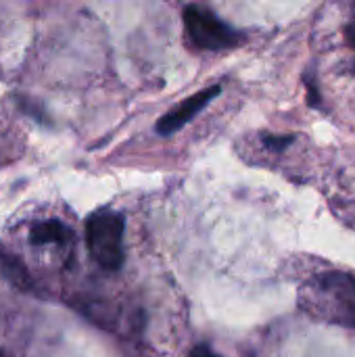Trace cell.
<instances>
[{
    "mask_svg": "<svg viewBox=\"0 0 355 357\" xmlns=\"http://www.w3.org/2000/svg\"><path fill=\"white\" fill-rule=\"evenodd\" d=\"M299 305L322 322L355 331V274L328 270L312 278L301 289Z\"/></svg>",
    "mask_w": 355,
    "mask_h": 357,
    "instance_id": "cell-1",
    "label": "cell"
},
{
    "mask_svg": "<svg viewBox=\"0 0 355 357\" xmlns=\"http://www.w3.org/2000/svg\"><path fill=\"white\" fill-rule=\"evenodd\" d=\"M126 220L113 209H98L86 222V245L98 268L117 272L123 266Z\"/></svg>",
    "mask_w": 355,
    "mask_h": 357,
    "instance_id": "cell-2",
    "label": "cell"
},
{
    "mask_svg": "<svg viewBox=\"0 0 355 357\" xmlns=\"http://www.w3.org/2000/svg\"><path fill=\"white\" fill-rule=\"evenodd\" d=\"M182 19H184L186 33L197 48L226 50L243 42V33L239 29L230 27L226 21H222L213 10L205 6H199V4L184 6Z\"/></svg>",
    "mask_w": 355,
    "mask_h": 357,
    "instance_id": "cell-3",
    "label": "cell"
},
{
    "mask_svg": "<svg viewBox=\"0 0 355 357\" xmlns=\"http://www.w3.org/2000/svg\"><path fill=\"white\" fill-rule=\"evenodd\" d=\"M220 92H222V86L216 84V86H209V88H205V90H201V92L188 96L184 102H180L176 109H172L169 113H165V115L157 121V132H159L161 136H169V134L178 132V130L184 128L188 121H192V117H195L199 111H203Z\"/></svg>",
    "mask_w": 355,
    "mask_h": 357,
    "instance_id": "cell-4",
    "label": "cell"
},
{
    "mask_svg": "<svg viewBox=\"0 0 355 357\" xmlns=\"http://www.w3.org/2000/svg\"><path fill=\"white\" fill-rule=\"evenodd\" d=\"M73 241V232L61 220H42L29 232L31 245H59L67 247Z\"/></svg>",
    "mask_w": 355,
    "mask_h": 357,
    "instance_id": "cell-5",
    "label": "cell"
},
{
    "mask_svg": "<svg viewBox=\"0 0 355 357\" xmlns=\"http://www.w3.org/2000/svg\"><path fill=\"white\" fill-rule=\"evenodd\" d=\"M0 274L17 289L33 293V280H31L25 264L19 257H15L13 253H8L6 249H0Z\"/></svg>",
    "mask_w": 355,
    "mask_h": 357,
    "instance_id": "cell-6",
    "label": "cell"
},
{
    "mask_svg": "<svg viewBox=\"0 0 355 357\" xmlns=\"http://www.w3.org/2000/svg\"><path fill=\"white\" fill-rule=\"evenodd\" d=\"M262 142L268 151L282 153L295 142V136L293 134H262Z\"/></svg>",
    "mask_w": 355,
    "mask_h": 357,
    "instance_id": "cell-7",
    "label": "cell"
},
{
    "mask_svg": "<svg viewBox=\"0 0 355 357\" xmlns=\"http://www.w3.org/2000/svg\"><path fill=\"white\" fill-rule=\"evenodd\" d=\"M305 88H308V102L316 109H320V94H318V84L316 79H305Z\"/></svg>",
    "mask_w": 355,
    "mask_h": 357,
    "instance_id": "cell-8",
    "label": "cell"
},
{
    "mask_svg": "<svg viewBox=\"0 0 355 357\" xmlns=\"http://www.w3.org/2000/svg\"><path fill=\"white\" fill-rule=\"evenodd\" d=\"M188 357H222L218 356L211 347H207V345H197L192 351H190V356Z\"/></svg>",
    "mask_w": 355,
    "mask_h": 357,
    "instance_id": "cell-9",
    "label": "cell"
},
{
    "mask_svg": "<svg viewBox=\"0 0 355 357\" xmlns=\"http://www.w3.org/2000/svg\"><path fill=\"white\" fill-rule=\"evenodd\" d=\"M0 357H2V351H0Z\"/></svg>",
    "mask_w": 355,
    "mask_h": 357,
    "instance_id": "cell-10",
    "label": "cell"
}]
</instances>
